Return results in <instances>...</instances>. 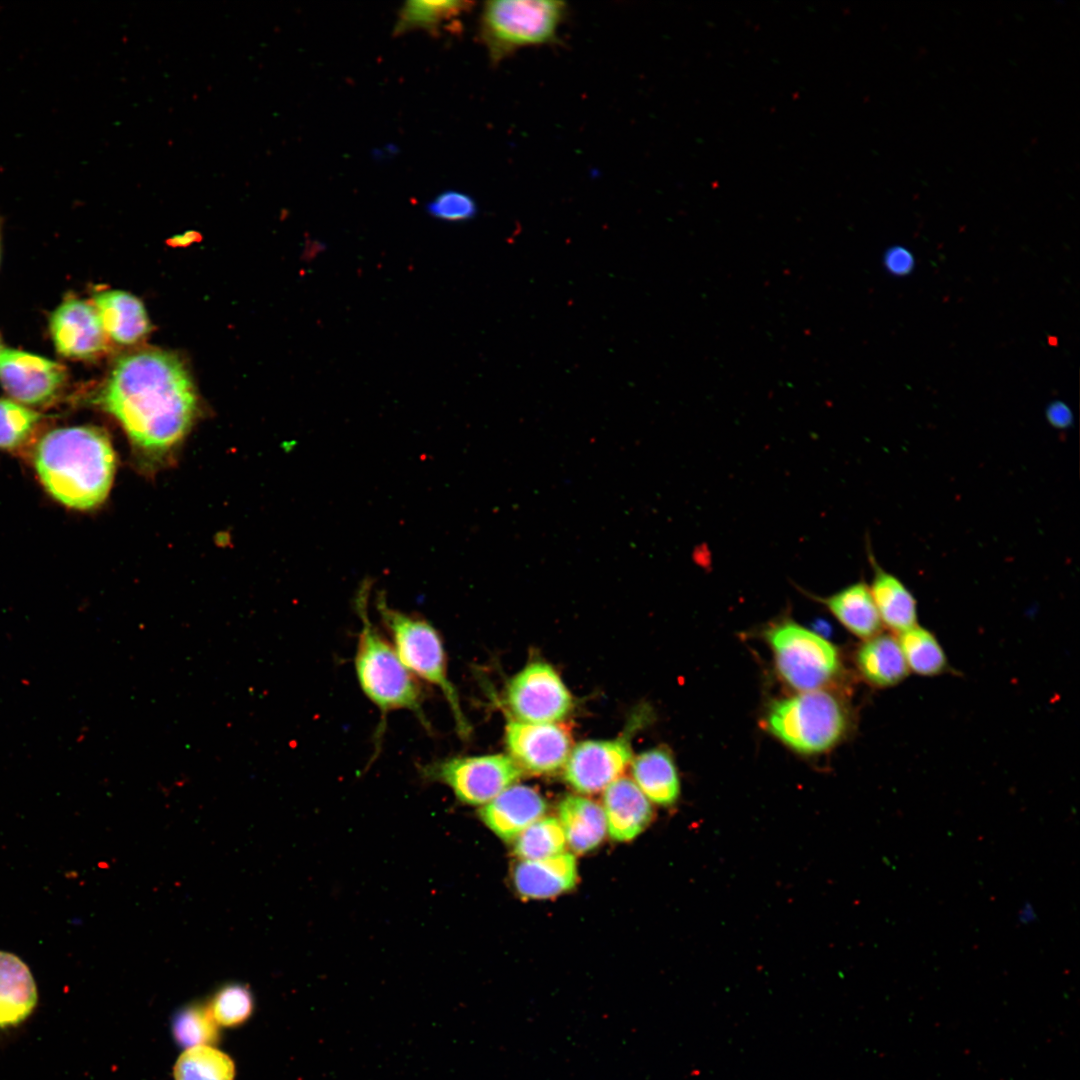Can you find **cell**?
<instances>
[{"instance_id":"cell-1","label":"cell","mask_w":1080,"mask_h":1080,"mask_svg":"<svg viewBox=\"0 0 1080 1080\" xmlns=\"http://www.w3.org/2000/svg\"><path fill=\"white\" fill-rule=\"evenodd\" d=\"M96 399L121 424L138 460L150 468L181 443L197 410L196 392L183 364L157 350L121 357Z\"/></svg>"},{"instance_id":"cell-2","label":"cell","mask_w":1080,"mask_h":1080,"mask_svg":"<svg viewBox=\"0 0 1080 1080\" xmlns=\"http://www.w3.org/2000/svg\"><path fill=\"white\" fill-rule=\"evenodd\" d=\"M33 464L42 486L56 501L90 510L109 494L116 457L102 429L71 426L45 433L34 447Z\"/></svg>"},{"instance_id":"cell-3","label":"cell","mask_w":1080,"mask_h":1080,"mask_svg":"<svg viewBox=\"0 0 1080 1080\" xmlns=\"http://www.w3.org/2000/svg\"><path fill=\"white\" fill-rule=\"evenodd\" d=\"M369 582L360 587L355 599L361 619L354 665L360 687L383 713L408 710L430 729L423 710V692L414 675L400 660L394 647L372 623L367 599Z\"/></svg>"},{"instance_id":"cell-4","label":"cell","mask_w":1080,"mask_h":1080,"mask_svg":"<svg viewBox=\"0 0 1080 1080\" xmlns=\"http://www.w3.org/2000/svg\"><path fill=\"white\" fill-rule=\"evenodd\" d=\"M768 732L795 752L828 751L846 735L850 718L845 704L825 690L800 692L769 705Z\"/></svg>"},{"instance_id":"cell-5","label":"cell","mask_w":1080,"mask_h":1080,"mask_svg":"<svg viewBox=\"0 0 1080 1080\" xmlns=\"http://www.w3.org/2000/svg\"><path fill=\"white\" fill-rule=\"evenodd\" d=\"M376 607L402 663L412 674L441 690L454 717L457 732L467 738L471 727L462 711L457 690L449 678L447 655L439 632L424 618L391 608L382 592L377 597Z\"/></svg>"},{"instance_id":"cell-6","label":"cell","mask_w":1080,"mask_h":1080,"mask_svg":"<svg viewBox=\"0 0 1080 1080\" xmlns=\"http://www.w3.org/2000/svg\"><path fill=\"white\" fill-rule=\"evenodd\" d=\"M562 1H488L480 17V39L498 64L520 48L553 42L566 14Z\"/></svg>"},{"instance_id":"cell-7","label":"cell","mask_w":1080,"mask_h":1080,"mask_svg":"<svg viewBox=\"0 0 1080 1080\" xmlns=\"http://www.w3.org/2000/svg\"><path fill=\"white\" fill-rule=\"evenodd\" d=\"M765 639L776 670L790 687L800 691L822 690L841 672L838 649L824 637L793 622L769 628Z\"/></svg>"},{"instance_id":"cell-8","label":"cell","mask_w":1080,"mask_h":1080,"mask_svg":"<svg viewBox=\"0 0 1080 1080\" xmlns=\"http://www.w3.org/2000/svg\"><path fill=\"white\" fill-rule=\"evenodd\" d=\"M506 754L455 756L433 761L421 768V775L450 788L462 804L483 806L517 783L523 775Z\"/></svg>"},{"instance_id":"cell-9","label":"cell","mask_w":1080,"mask_h":1080,"mask_svg":"<svg viewBox=\"0 0 1080 1080\" xmlns=\"http://www.w3.org/2000/svg\"><path fill=\"white\" fill-rule=\"evenodd\" d=\"M505 699L517 721L557 723L571 711L573 699L565 683L549 664L526 665L508 682Z\"/></svg>"},{"instance_id":"cell-10","label":"cell","mask_w":1080,"mask_h":1080,"mask_svg":"<svg viewBox=\"0 0 1080 1080\" xmlns=\"http://www.w3.org/2000/svg\"><path fill=\"white\" fill-rule=\"evenodd\" d=\"M67 381L63 365L43 356L0 348V384L11 399L26 406H44L62 393Z\"/></svg>"},{"instance_id":"cell-11","label":"cell","mask_w":1080,"mask_h":1080,"mask_svg":"<svg viewBox=\"0 0 1080 1080\" xmlns=\"http://www.w3.org/2000/svg\"><path fill=\"white\" fill-rule=\"evenodd\" d=\"M632 760L630 735L587 740L571 749L563 767L565 781L576 791L594 794L621 778Z\"/></svg>"},{"instance_id":"cell-12","label":"cell","mask_w":1080,"mask_h":1080,"mask_svg":"<svg viewBox=\"0 0 1080 1080\" xmlns=\"http://www.w3.org/2000/svg\"><path fill=\"white\" fill-rule=\"evenodd\" d=\"M505 743L521 770L536 775L563 768L572 749L568 731L557 723L509 721Z\"/></svg>"},{"instance_id":"cell-13","label":"cell","mask_w":1080,"mask_h":1080,"mask_svg":"<svg viewBox=\"0 0 1080 1080\" xmlns=\"http://www.w3.org/2000/svg\"><path fill=\"white\" fill-rule=\"evenodd\" d=\"M49 330L57 352L65 358L95 359L108 346L94 305L76 297L57 306L50 316Z\"/></svg>"},{"instance_id":"cell-14","label":"cell","mask_w":1080,"mask_h":1080,"mask_svg":"<svg viewBox=\"0 0 1080 1080\" xmlns=\"http://www.w3.org/2000/svg\"><path fill=\"white\" fill-rule=\"evenodd\" d=\"M546 810L547 803L536 789L515 783L481 806L478 816L498 838L510 842Z\"/></svg>"},{"instance_id":"cell-15","label":"cell","mask_w":1080,"mask_h":1080,"mask_svg":"<svg viewBox=\"0 0 1080 1080\" xmlns=\"http://www.w3.org/2000/svg\"><path fill=\"white\" fill-rule=\"evenodd\" d=\"M607 833L619 842L636 838L650 824L653 809L649 799L633 780L621 777L603 793Z\"/></svg>"},{"instance_id":"cell-16","label":"cell","mask_w":1080,"mask_h":1080,"mask_svg":"<svg viewBox=\"0 0 1080 1080\" xmlns=\"http://www.w3.org/2000/svg\"><path fill=\"white\" fill-rule=\"evenodd\" d=\"M577 879V862L568 851L545 859L520 860L513 870L514 887L527 899L561 895L573 889Z\"/></svg>"},{"instance_id":"cell-17","label":"cell","mask_w":1080,"mask_h":1080,"mask_svg":"<svg viewBox=\"0 0 1080 1080\" xmlns=\"http://www.w3.org/2000/svg\"><path fill=\"white\" fill-rule=\"evenodd\" d=\"M37 1002L36 982L27 964L13 953L0 951V1030L24 1023Z\"/></svg>"},{"instance_id":"cell-18","label":"cell","mask_w":1080,"mask_h":1080,"mask_svg":"<svg viewBox=\"0 0 1080 1080\" xmlns=\"http://www.w3.org/2000/svg\"><path fill=\"white\" fill-rule=\"evenodd\" d=\"M93 305L107 337L119 344L138 342L150 331L143 303L126 291H99L93 296Z\"/></svg>"},{"instance_id":"cell-19","label":"cell","mask_w":1080,"mask_h":1080,"mask_svg":"<svg viewBox=\"0 0 1080 1080\" xmlns=\"http://www.w3.org/2000/svg\"><path fill=\"white\" fill-rule=\"evenodd\" d=\"M855 665L865 682L876 688L898 685L909 674L898 638L879 633L864 642L855 653Z\"/></svg>"},{"instance_id":"cell-20","label":"cell","mask_w":1080,"mask_h":1080,"mask_svg":"<svg viewBox=\"0 0 1080 1080\" xmlns=\"http://www.w3.org/2000/svg\"><path fill=\"white\" fill-rule=\"evenodd\" d=\"M559 821L567 845L574 853L584 854L598 847L607 834L603 808L579 795H569L559 804Z\"/></svg>"},{"instance_id":"cell-21","label":"cell","mask_w":1080,"mask_h":1080,"mask_svg":"<svg viewBox=\"0 0 1080 1080\" xmlns=\"http://www.w3.org/2000/svg\"><path fill=\"white\" fill-rule=\"evenodd\" d=\"M832 615L853 635L864 640L883 631V623L865 582L853 583L819 599Z\"/></svg>"},{"instance_id":"cell-22","label":"cell","mask_w":1080,"mask_h":1080,"mask_svg":"<svg viewBox=\"0 0 1080 1080\" xmlns=\"http://www.w3.org/2000/svg\"><path fill=\"white\" fill-rule=\"evenodd\" d=\"M634 783L649 799L661 806L673 805L680 796V780L669 751L654 748L632 760Z\"/></svg>"},{"instance_id":"cell-23","label":"cell","mask_w":1080,"mask_h":1080,"mask_svg":"<svg viewBox=\"0 0 1080 1080\" xmlns=\"http://www.w3.org/2000/svg\"><path fill=\"white\" fill-rule=\"evenodd\" d=\"M870 591L883 623L893 633H903L917 625V604L903 582L874 564Z\"/></svg>"},{"instance_id":"cell-24","label":"cell","mask_w":1080,"mask_h":1080,"mask_svg":"<svg viewBox=\"0 0 1080 1080\" xmlns=\"http://www.w3.org/2000/svg\"><path fill=\"white\" fill-rule=\"evenodd\" d=\"M472 6L468 1H407L401 8L393 28L394 35L413 30L439 33L445 24L452 22Z\"/></svg>"},{"instance_id":"cell-25","label":"cell","mask_w":1080,"mask_h":1080,"mask_svg":"<svg viewBox=\"0 0 1080 1080\" xmlns=\"http://www.w3.org/2000/svg\"><path fill=\"white\" fill-rule=\"evenodd\" d=\"M897 638L909 671L922 676H936L948 669L946 654L928 629L916 625L898 634Z\"/></svg>"},{"instance_id":"cell-26","label":"cell","mask_w":1080,"mask_h":1080,"mask_svg":"<svg viewBox=\"0 0 1080 1080\" xmlns=\"http://www.w3.org/2000/svg\"><path fill=\"white\" fill-rule=\"evenodd\" d=\"M566 846L559 819L542 817L514 839L513 852L520 860H538L561 854L566 851Z\"/></svg>"},{"instance_id":"cell-27","label":"cell","mask_w":1080,"mask_h":1080,"mask_svg":"<svg viewBox=\"0 0 1080 1080\" xmlns=\"http://www.w3.org/2000/svg\"><path fill=\"white\" fill-rule=\"evenodd\" d=\"M175 1080H234V1064L210 1045L188 1048L174 1069Z\"/></svg>"},{"instance_id":"cell-28","label":"cell","mask_w":1080,"mask_h":1080,"mask_svg":"<svg viewBox=\"0 0 1080 1080\" xmlns=\"http://www.w3.org/2000/svg\"><path fill=\"white\" fill-rule=\"evenodd\" d=\"M42 415L11 398H0V450L21 448L32 436Z\"/></svg>"},{"instance_id":"cell-29","label":"cell","mask_w":1080,"mask_h":1080,"mask_svg":"<svg viewBox=\"0 0 1080 1080\" xmlns=\"http://www.w3.org/2000/svg\"><path fill=\"white\" fill-rule=\"evenodd\" d=\"M173 1034L187 1049L214 1043L218 1029L210 1007L193 1004L178 1011L173 1020Z\"/></svg>"},{"instance_id":"cell-30","label":"cell","mask_w":1080,"mask_h":1080,"mask_svg":"<svg viewBox=\"0 0 1080 1080\" xmlns=\"http://www.w3.org/2000/svg\"><path fill=\"white\" fill-rule=\"evenodd\" d=\"M253 1009V998L241 984L222 987L214 996L210 1010L217 1024L234 1026L244 1022Z\"/></svg>"},{"instance_id":"cell-31","label":"cell","mask_w":1080,"mask_h":1080,"mask_svg":"<svg viewBox=\"0 0 1080 1080\" xmlns=\"http://www.w3.org/2000/svg\"><path fill=\"white\" fill-rule=\"evenodd\" d=\"M430 216L445 222H465L478 212L475 200L468 194L447 190L438 194L426 206Z\"/></svg>"},{"instance_id":"cell-32","label":"cell","mask_w":1080,"mask_h":1080,"mask_svg":"<svg viewBox=\"0 0 1080 1080\" xmlns=\"http://www.w3.org/2000/svg\"><path fill=\"white\" fill-rule=\"evenodd\" d=\"M914 263L912 253L901 246L889 248L884 255V265L894 275L902 276L910 273L914 268Z\"/></svg>"},{"instance_id":"cell-33","label":"cell","mask_w":1080,"mask_h":1080,"mask_svg":"<svg viewBox=\"0 0 1080 1080\" xmlns=\"http://www.w3.org/2000/svg\"><path fill=\"white\" fill-rule=\"evenodd\" d=\"M1047 418L1055 427L1066 428L1072 422V413L1064 403L1055 401L1047 409Z\"/></svg>"},{"instance_id":"cell-34","label":"cell","mask_w":1080,"mask_h":1080,"mask_svg":"<svg viewBox=\"0 0 1080 1080\" xmlns=\"http://www.w3.org/2000/svg\"><path fill=\"white\" fill-rule=\"evenodd\" d=\"M0 251H1V230H0Z\"/></svg>"}]
</instances>
